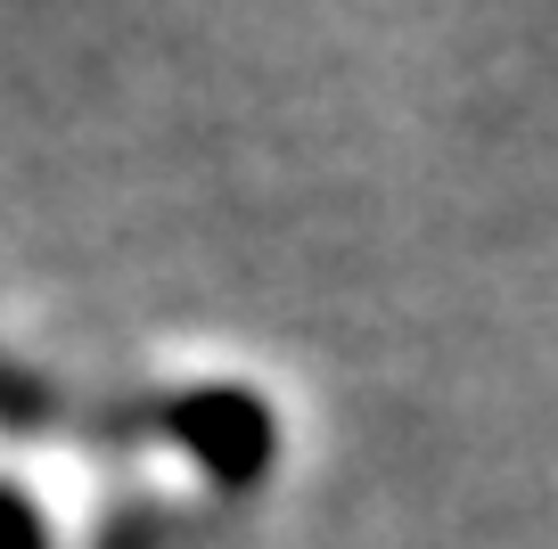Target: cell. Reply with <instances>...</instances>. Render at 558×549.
Returning <instances> with one entry per match:
<instances>
[{
    "label": "cell",
    "mask_w": 558,
    "mask_h": 549,
    "mask_svg": "<svg viewBox=\"0 0 558 549\" xmlns=\"http://www.w3.org/2000/svg\"><path fill=\"white\" fill-rule=\"evenodd\" d=\"M157 435L190 451L214 492H255L279 467V418L255 386H181L157 402Z\"/></svg>",
    "instance_id": "6da1fadb"
},
{
    "label": "cell",
    "mask_w": 558,
    "mask_h": 549,
    "mask_svg": "<svg viewBox=\"0 0 558 549\" xmlns=\"http://www.w3.org/2000/svg\"><path fill=\"white\" fill-rule=\"evenodd\" d=\"M0 549H50V525L17 484H0Z\"/></svg>",
    "instance_id": "7a4b0ae2"
}]
</instances>
